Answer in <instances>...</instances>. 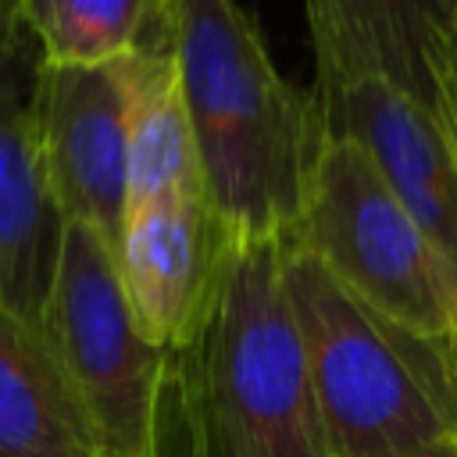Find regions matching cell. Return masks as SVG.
<instances>
[{
  "mask_svg": "<svg viewBox=\"0 0 457 457\" xmlns=\"http://www.w3.org/2000/svg\"><path fill=\"white\" fill-rule=\"evenodd\" d=\"M171 50L211 211L232 239H289L325 143L314 96L236 0H171Z\"/></svg>",
  "mask_w": 457,
  "mask_h": 457,
  "instance_id": "obj_1",
  "label": "cell"
},
{
  "mask_svg": "<svg viewBox=\"0 0 457 457\" xmlns=\"http://www.w3.org/2000/svg\"><path fill=\"white\" fill-rule=\"evenodd\" d=\"M168 400L189 457H332L286 293V239H232Z\"/></svg>",
  "mask_w": 457,
  "mask_h": 457,
  "instance_id": "obj_2",
  "label": "cell"
},
{
  "mask_svg": "<svg viewBox=\"0 0 457 457\" xmlns=\"http://www.w3.org/2000/svg\"><path fill=\"white\" fill-rule=\"evenodd\" d=\"M286 293L332 457L457 443V353L368 307L286 239Z\"/></svg>",
  "mask_w": 457,
  "mask_h": 457,
  "instance_id": "obj_3",
  "label": "cell"
},
{
  "mask_svg": "<svg viewBox=\"0 0 457 457\" xmlns=\"http://www.w3.org/2000/svg\"><path fill=\"white\" fill-rule=\"evenodd\" d=\"M289 243L368 307L453 339L457 268L421 232L357 139L325 136Z\"/></svg>",
  "mask_w": 457,
  "mask_h": 457,
  "instance_id": "obj_4",
  "label": "cell"
},
{
  "mask_svg": "<svg viewBox=\"0 0 457 457\" xmlns=\"http://www.w3.org/2000/svg\"><path fill=\"white\" fill-rule=\"evenodd\" d=\"M43 336L86 411L96 457H161L171 353L143 339L114 246L86 225L64 221Z\"/></svg>",
  "mask_w": 457,
  "mask_h": 457,
  "instance_id": "obj_5",
  "label": "cell"
},
{
  "mask_svg": "<svg viewBox=\"0 0 457 457\" xmlns=\"http://www.w3.org/2000/svg\"><path fill=\"white\" fill-rule=\"evenodd\" d=\"M32 132L39 171L61 221L104 236L111 246L129 214L125 86L118 64H36Z\"/></svg>",
  "mask_w": 457,
  "mask_h": 457,
  "instance_id": "obj_6",
  "label": "cell"
},
{
  "mask_svg": "<svg viewBox=\"0 0 457 457\" xmlns=\"http://www.w3.org/2000/svg\"><path fill=\"white\" fill-rule=\"evenodd\" d=\"M228 246L232 236L211 211L207 193H175L129 207L114 264L143 339L171 353L193 336Z\"/></svg>",
  "mask_w": 457,
  "mask_h": 457,
  "instance_id": "obj_7",
  "label": "cell"
},
{
  "mask_svg": "<svg viewBox=\"0 0 457 457\" xmlns=\"http://www.w3.org/2000/svg\"><path fill=\"white\" fill-rule=\"evenodd\" d=\"M39 50L29 54L25 25L4 0L0 25V307L43 328L64 221L46 193L36 132L32 82Z\"/></svg>",
  "mask_w": 457,
  "mask_h": 457,
  "instance_id": "obj_8",
  "label": "cell"
},
{
  "mask_svg": "<svg viewBox=\"0 0 457 457\" xmlns=\"http://www.w3.org/2000/svg\"><path fill=\"white\" fill-rule=\"evenodd\" d=\"M325 136L357 139L421 232L457 268V139L382 79H353L314 96Z\"/></svg>",
  "mask_w": 457,
  "mask_h": 457,
  "instance_id": "obj_9",
  "label": "cell"
},
{
  "mask_svg": "<svg viewBox=\"0 0 457 457\" xmlns=\"http://www.w3.org/2000/svg\"><path fill=\"white\" fill-rule=\"evenodd\" d=\"M314 93L382 79L432 111L436 61L457 25V0H303Z\"/></svg>",
  "mask_w": 457,
  "mask_h": 457,
  "instance_id": "obj_10",
  "label": "cell"
},
{
  "mask_svg": "<svg viewBox=\"0 0 457 457\" xmlns=\"http://www.w3.org/2000/svg\"><path fill=\"white\" fill-rule=\"evenodd\" d=\"M0 457H96L86 411L43 328L0 307Z\"/></svg>",
  "mask_w": 457,
  "mask_h": 457,
  "instance_id": "obj_11",
  "label": "cell"
},
{
  "mask_svg": "<svg viewBox=\"0 0 457 457\" xmlns=\"http://www.w3.org/2000/svg\"><path fill=\"white\" fill-rule=\"evenodd\" d=\"M118 71L125 86L129 207L175 193H204L171 39L118 61Z\"/></svg>",
  "mask_w": 457,
  "mask_h": 457,
  "instance_id": "obj_12",
  "label": "cell"
},
{
  "mask_svg": "<svg viewBox=\"0 0 457 457\" xmlns=\"http://www.w3.org/2000/svg\"><path fill=\"white\" fill-rule=\"evenodd\" d=\"M43 64L100 68L171 39V0H7Z\"/></svg>",
  "mask_w": 457,
  "mask_h": 457,
  "instance_id": "obj_13",
  "label": "cell"
},
{
  "mask_svg": "<svg viewBox=\"0 0 457 457\" xmlns=\"http://www.w3.org/2000/svg\"><path fill=\"white\" fill-rule=\"evenodd\" d=\"M432 114L443 121V129L457 139V25L436 61L432 75Z\"/></svg>",
  "mask_w": 457,
  "mask_h": 457,
  "instance_id": "obj_14",
  "label": "cell"
},
{
  "mask_svg": "<svg viewBox=\"0 0 457 457\" xmlns=\"http://www.w3.org/2000/svg\"><path fill=\"white\" fill-rule=\"evenodd\" d=\"M389 457H457V443H439V446H421L407 453H389Z\"/></svg>",
  "mask_w": 457,
  "mask_h": 457,
  "instance_id": "obj_15",
  "label": "cell"
},
{
  "mask_svg": "<svg viewBox=\"0 0 457 457\" xmlns=\"http://www.w3.org/2000/svg\"><path fill=\"white\" fill-rule=\"evenodd\" d=\"M450 343H453V353H457V328H453V339Z\"/></svg>",
  "mask_w": 457,
  "mask_h": 457,
  "instance_id": "obj_16",
  "label": "cell"
},
{
  "mask_svg": "<svg viewBox=\"0 0 457 457\" xmlns=\"http://www.w3.org/2000/svg\"><path fill=\"white\" fill-rule=\"evenodd\" d=\"M0 14H4V4H0Z\"/></svg>",
  "mask_w": 457,
  "mask_h": 457,
  "instance_id": "obj_17",
  "label": "cell"
}]
</instances>
